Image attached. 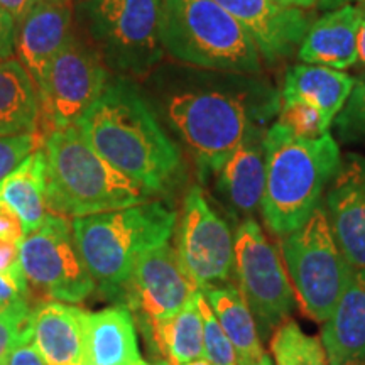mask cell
<instances>
[{"mask_svg":"<svg viewBox=\"0 0 365 365\" xmlns=\"http://www.w3.org/2000/svg\"><path fill=\"white\" fill-rule=\"evenodd\" d=\"M252 36L269 65L298 53L312 19L299 9H286L274 0H213Z\"/></svg>","mask_w":365,"mask_h":365,"instance_id":"cell-15","label":"cell"},{"mask_svg":"<svg viewBox=\"0 0 365 365\" xmlns=\"http://www.w3.org/2000/svg\"><path fill=\"white\" fill-rule=\"evenodd\" d=\"M46 208L59 217H90L149 202L135 181L103 161L76 125L44 137Z\"/></svg>","mask_w":365,"mask_h":365,"instance_id":"cell-4","label":"cell"},{"mask_svg":"<svg viewBox=\"0 0 365 365\" xmlns=\"http://www.w3.org/2000/svg\"><path fill=\"white\" fill-rule=\"evenodd\" d=\"M86 314L83 309L58 301L33 309L31 340L49 365H83Z\"/></svg>","mask_w":365,"mask_h":365,"instance_id":"cell-19","label":"cell"},{"mask_svg":"<svg viewBox=\"0 0 365 365\" xmlns=\"http://www.w3.org/2000/svg\"><path fill=\"white\" fill-rule=\"evenodd\" d=\"M333 122L341 139L349 143H365V76L355 81L352 93Z\"/></svg>","mask_w":365,"mask_h":365,"instance_id":"cell-31","label":"cell"},{"mask_svg":"<svg viewBox=\"0 0 365 365\" xmlns=\"http://www.w3.org/2000/svg\"><path fill=\"white\" fill-rule=\"evenodd\" d=\"M145 80V98L190 150L202 181L222 170L252 127H266L281 108V95L259 75L170 63Z\"/></svg>","mask_w":365,"mask_h":365,"instance_id":"cell-1","label":"cell"},{"mask_svg":"<svg viewBox=\"0 0 365 365\" xmlns=\"http://www.w3.org/2000/svg\"><path fill=\"white\" fill-rule=\"evenodd\" d=\"M235 274L261 339H271L274 330L289 319L296 294L281 252L254 218L237 227Z\"/></svg>","mask_w":365,"mask_h":365,"instance_id":"cell-9","label":"cell"},{"mask_svg":"<svg viewBox=\"0 0 365 365\" xmlns=\"http://www.w3.org/2000/svg\"><path fill=\"white\" fill-rule=\"evenodd\" d=\"M176 252L200 291L225 284L235 272V235L198 186L182 200Z\"/></svg>","mask_w":365,"mask_h":365,"instance_id":"cell-12","label":"cell"},{"mask_svg":"<svg viewBox=\"0 0 365 365\" xmlns=\"http://www.w3.org/2000/svg\"><path fill=\"white\" fill-rule=\"evenodd\" d=\"M0 274L12 279L26 294H29V282L21 266L19 244L0 239Z\"/></svg>","mask_w":365,"mask_h":365,"instance_id":"cell-33","label":"cell"},{"mask_svg":"<svg viewBox=\"0 0 365 365\" xmlns=\"http://www.w3.org/2000/svg\"><path fill=\"white\" fill-rule=\"evenodd\" d=\"M360 6L364 9V17H362V22H360V29H359L357 51H359V59L365 65V0L360 2Z\"/></svg>","mask_w":365,"mask_h":365,"instance_id":"cell-40","label":"cell"},{"mask_svg":"<svg viewBox=\"0 0 365 365\" xmlns=\"http://www.w3.org/2000/svg\"><path fill=\"white\" fill-rule=\"evenodd\" d=\"M327 217L336 245L354 271L365 269V156L349 153L328 185Z\"/></svg>","mask_w":365,"mask_h":365,"instance_id":"cell-14","label":"cell"},{"mask_svg":"<svg viewBox=\"0 0 365 365\" xmlns=\"http://www.w3.org/2000/svg\"><path fill=\"white\" fill-rule=\"evenodd\" d=\"M164 53L205 70L261 75L262 56L245 27L213 0H163Z\"/></svg>","mask_w":365,"mask_h":365,"instance_id":"cell-6","label":"cell"},{"mask_svg":"<svg viewBox=\"0 0 365 365\" xmlns=\"http://www.w3.org/2000/svg\"><path fill=\"white\" fill-rule=\"evenodd\" d=\"M31 313L26 298L0 307V365H7L14 350L33 339Z\"/></svg>","mask_w":365,"mask_h":365,"instance_id":"cell-28","label":"cell"},{"mask_svg":"<svg viewBox=\"0 0 365 365\" xmlns=\"http://www.w3.org/2000/svg\"><path fill=\"white\" fill-rule=\"evenodd\" d=\"M185 365H212L208 362L207 359L205 357H202V359H198V360H193V362H190V364H185Z\"/></svg>","mask_w":365,"mask_h":365,"instance_id":"cell-43","label":"cell"},{"mask_svg":"<svg viewBox=\"0 0 365 365\" xmlns=\"http://www.w3.org/2000/svg\"><path fill=\"white\" fill-rule=\"evenodd\" d=\"M163 0H78L81 34L112 75L145 78L161 65Z\"/></svg>","mask_w":365,"mask_h":365,"instance_id":"cell-7","label":"cell"},{"mask_svg":"<svg viewBox=\"0 0 365 365\" xmlns=\"http://www.w3.org/2000/svg\"><path fill=\"white\" fill-rule=\"evenodd\" d=\"M239 365H274L271 357H269L267 354H264L262 357H259L257 360H252V362H247V364H239Z\"/></svg>","mask_w":365,"mask_h":365,"instance_id":"cell-41","label":"cell"},{"mask_svg":"<svg viewBox=\"0 0 365 365\" xmlns=\"http://www.w3.org/2000/svg\"><path fill=\"white\" fill-rule=\"evenodd\" d=\"M266 188L261 203L269 232L286 237L308 222L323 191L340 168V148L333 135L301 139L284 125L266 130Z\"/></svg>","mask_w":365,"mask_h":365,"instance_id":"cell-3","label":"cell"},{"mask_svg":"<svg viewBox=\"0 0 365 365\" xmlns=\"http://www.w3.org/2000/svg\"><path fill=\"white\" fill-rule=\"evenodd\" d=\"M17 24L0 6V61L12 58L16 53Z\"/></svg>","mask_w":365,"mask_h":365,"instance_id":"cell-35","label":"cell"},{"mask_svg":"<svg viewBox=\"0 0 365 365\" xmlns=\"http://www.w3.org/2000/svg\"><path fill=\"white\" fill-rule=\"evenodd\" d=\"M39 0H0V6L12 17L16 24L24 19Z\"/></svg>","mask_w":365,"mask_h":365,"instance_id":"cell-38","label":"cell"},{"mask_svg":"<svg viewBox=\"0 0 365 365\" xmlns=\"http://www.w3.org/2000/svg\"><path fill=\"white\" fill-rule=\"evenodd\" d=\"M354 86L355 80L344 71L303 63L291 66L286 71L281 98L282 102L301 100L313 105L331 125L349 100Z\"/></svg>","mask_w":365,"mask_h":365,"instance_id":"cell-22","label":"cell"},{"mask_svg":"<svg viewBox=\"0 0 365 365\" xmlns=\"http://www.w3.org/2000/svg\"><path fill=\"white\" fill-rule=\"evenodd\" d=\"M286 9H299V11H309V9H339L345 6V0H274Z\"/></svg>","mask_w":365,"mask_h":365,"instance_id":"cell-37","label":"cell"},{"mask_svg":"<svg viewBox=\"0 0 365 365\" xmlns=\"http://www.w3.org/2000/svg\"><path fill=\"white\" fill-rule=\"evenodd\" d=\"M328 362L365 357V269L354 271L331 317L323 323Z\"/></svg>","mask_w":365,"mask_h":365,"instance_id":"cell-21","label":"cell"},{"mask_svg":"<svg viewBox=\"0 0 365 365\" xmlns=\"http://www.w3.org/2000/svg\"><path fill=\"white\" fill-rule=\"evenodd\" d=\"M200 293L182 267L176 249L166 242L137 259L118 304H125L134 322L144 330L150 323L178 313Z\"/></svg>","mask_w":365,"mask_h":365,"instance_id":"cell-13","label":"cell"},{"mask_svg":"<svg viewBox=\"0 0 365 365\" xmlns=\"http://www.w3.org/2000/svg\"><path fill=\"white\" fill-rule=\"evenodd\" d=\"M276 365H330L323 341L308 335L293 319H286L271 335Z\"/></svg>","mask_w":365,"mask_h":365,"instance_id":"cell-27","label":"cell"},{"mask_svg":"<svg viewBox=\"0 0 365 365\" xmlns=\"http://www.w3.org/2000/svg\"><path fill=\"white\" fill-rule=\"evenodd\" d=\"M22 298L27 299V294L24 291H22L12 279H9V277L0 274V307Z\"/></svg>","mask_w":365,"mask_h":365,"instance_id":"cell-39","label":"cell"},{"mask_svg":"<svg viewBox=\"0 0 365 365\" xmlns=\"http://www.w3.org/2000/svg\"><path fill=\"white\" fill-rule=\"evenodd\" d=\"M345 2H346V4H352V2H350V0H345ZM360 2H362V0H360Z\"/></svg>","mask_w":365,"mask_h":365,"instance_id":"cell-45","label":"cell"},{"mask_svg":"<svg viewBox=\"0 0 365 365\" xmlns=\"http://www.w3.org/2000/svg\"><path fill=\"white\" fill-rule=\"evenodd\" d=\"M330 365H365V357L341 360V362H331Z\"/></svg>","mask_w":365,"mask_h":365,"instance_id":"cell-42","label":"cell"},{"mask_svg":"<svg viewBox=\"0 0 365 365\" xmlns=\"http://www.w3.org/2000/svg\"><path fill=\"white\" fill-rule=\"evenodd\" d=\"M143 365H170V364L164 362V360H159V362H154V364H148V362H144Z\"/></svg>","mask_w":365,"mask_h":365,"instance_id":"cell-44","label":"cell"},{"mask_svg":"<svg viewBox=\"0 0 365 365\" xmlns=\"http://www.w3.org/2000/svg\"><path fill=\"white\" fill-rule=\"evenodd\" d=\"M24 237L21 218L17 217V213L11 207L0 202V239L21 244Z\"/></svg>","mask_w":365,"mask_h":365,"instance_id":"cell-34","label":"cell"},{"mask_svg":"<svg viewBox=\"0 0 365 365\" xmlns=\"http://www.w3.org/2000/svg\"><path fill=\"white\" fill-rule=\"evenodd\" d=\"M362 6L345 4L312 22L301 41L298 58L307 65L345 70L359 61L357 38Z\"/></svg>","mask_w":365,"mask_h":365,"instance_id":"cell-18","label":"cell"},{"mask_svg":"<svg viewBox=\"0 0 365 365\" xmlns=\"http://www.w3.org/2000/svg\"><path fill=\"white\" fill-rule=\"evenodd\" d=\"M205 299L220 323L228 340L234 345L237 365L247 364L262 357V339L257 323L240 289L232 282L202 291Z\"/></svg>","mask_w":365,"mask_h":365,"instance_id":"cell-24","label":"cell"},{"mask_svg":"<svg viewBox=\"0 0 365 365\" xmlns=\"http://www.w3.org/2000/svg\"><path fill=\"white\" fill-rule=\"evenodd\" d=\"M198 308L203 319V346H205V359L212 365H237V354L232 341L228 340L227 333L212 308L208 301L205 299L203 293L198 296Z\"/></svg>","mask_w":365,"mask_h":365,"instance_id":"cell-30","label":"cell"},{"mask_svg":"<svg viewBox=\"0 0 365 365\" xmlns=\"http://www.w3.org/2000/svg\"><path fill=\"white\" fill-rule=\"evenodd\" d=\"M198 296L178 313L158 319L143 330L154 352L161 354L164 362L170 365H185L205 357Z\"/></svg>","mask_w":365,"mask_h":365,"instance_id":"cell-23","label":"cell"},{"mask_svg":"<svg viewBox=\"0 0 365 365\" xmlns=\"http://www.w3.org/2000/svg\"><path fill=\"white\" fill-rule=\"evenodd\" d=\"M73 0H39L17 24L16 53L41 88L49 66L73 34Z\"/></svg>","mask_w":365,"mask_h":365,"instance_id":"cell-16","label":"cell"},{"mask_svg":"<svg viewBox=\"0 0 365 365\" xmlns=\"http://www.w3.org/2000/svg\"><path fill=\"white\" fill-rule=\"evenodd\" d=\"M19 257L27 282L53 299L80 303L97 287L65 217L48 212L43 223L19 244Z\"/></svg>","mask_w":365,"mask_h":365,"instance_id":"cell-11","label":"cell"},{"mask_svg":"<svg viewBox=\"0 0 365 365\" xmlns=\"http://www.w3.org/2000/svg\"><path fill=\"white\" fill-rule=\"evenodd\" d=\"M135 322L125 304L86 314L83 365H143Z\"/></svg>","mask_w":365,"mask_h":365,"instance_id":"cell-20","label":"cell"},{"mask_svg":"<svg viewBox=\"0 0 365 365\" xmlns=\"http://www.w3.org/2000/svg\"><path fill=\"white\" fill-rule=\"evenodd\" d=\"M73 235L95 286L118 301L137 259L170 242L176 212L163 202H144L115 212L71 220Z\"/></svg>","mask_w":365,"mask_h":365,"instance_id":"cell-5","label":"cell"},{"mask_svg":"<svg viewBox=\"0 0 365 365\" xmlns=\"http://www.w3.org/2000/svg\"><path fill=\"white\" fill-rule=\"evenodd\" d=\"M76 127L103 161L150 196L171 188L181 175V150L134 78L112 75Z\"/></svg>","mask_w":365,"mask_h":365,"instance_id":"cell-2","label":"cell"},{"mask_svg":"<svg viewBox=\"0 0 365 365\" xmlns=\"http://www.w3.org/2000/svg\"><path fill=\"white\" fill-rule=\"evenodd\" d=\"M7 365H49L46 359L41 355L38 346L33 344V340L24 341L17 346L7 360Z\"/></svg>","mask_w":365,"mask_h":365,"instance_id":"cell-36","label":"cell"},{"mask_svg":"<svg viewBox=\"0 0 365 365\" xmlns=\"http://www.w3.org/2000/svg\"><path fill=\"white\" fill-rule=\"evenodd\" d=\"M277 124L284 125L291 134L301 139H318L328 134V129H330L325 115L317 107L301 100H289V102L281 103Z\"/></svg>","mask_w":365,"mask_h":365,"instance_id":"cell-29","label":"cell"},{"mask_svg":"<svg viewBox=\"0 0 365 365\" xmlns=\"http://www.w3.org/2000/svg\"><path fill=\"white\" fill-rule=\"evenodd\" d=\"M39 95L29 71L16 58L0 61V137L38 132Z\"/></svg>","mask_w":365,"mask_h":365,"instance_id":"cell-25","label":"cell"},{"mask_svg":"<svg viewBox=\"0 0 365 365\" xmlns=\"http://www.w3.org/2000/svg\"><path fill=\"white\" fill-rule=\"evenodd\" d=\"M39 132L0 137V182L17 170L27 156L39 149Z\"/></svg>","mask_w":365,"mask_h":365,"instance_id":"cell-32","label":"cell"},{"mask_svg":"<svg viewBox=\"0 0 365 365\" xmlns=\"http://www.w3.org/2000/svg\"><path fill=\"white\" fill-rule=\"evenodd\" d=\"M266 127H252L217 173V193L235 217L252 218L266 188Z\"/></svg>","mask_w":365,"mask_h":365,"instance_id":"cell-17","label":"cell"},{"mask_svg":"<svg viewBox=\"0 0 365 365\" xmlns=\"http://www.w3.org/2000/svg\"><path fill=\"white\" fill-rule=\"evenodd\" d=\"M281 255L301 312L325 323L354 272L331 234L325 205L303 227L282 237Z\"/></svg>","mask_w":365,"mask_h":365,"instance_id":"cell-8","label":"cell"},{"mask_svg":"<svg viewBox=\"0 0 365 365\" xmlns=\"http://www.w3.org/2000/svg\"><path fill=\"white\" fill-rule=\"evenodd\" d=\"M46 153L41 145L0 182V202L21 218L24 235L38 228L48 215L46 208Z\"/></svg>","mask_w":365,"mask_h":365,"instance_id":"cell-26","label":"cell"},{"mask_svg":"<svg viewBox=\"0 0 365 365\" xmlns=\"http://www.w3.org/2000/svg\"><path fill=\"white\" fill-rule=\"evenodd\" d=\"M112 73L83 34L71 38L49 66L39 95V124L43 137L76 125L97 102Z\"/></svg>","mask_w":365,"mask_h":365,"instance_id":"cell-10","label":"cell"}]
</instances>
